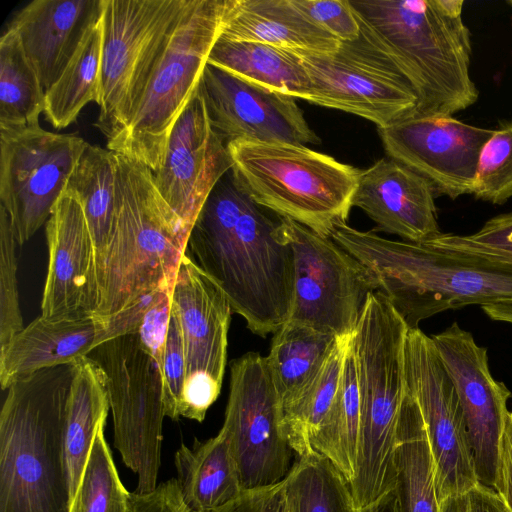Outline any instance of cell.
Segmentation results:
<instances>
[{
  "instance_id": "18",
  "label": "cell",
  "mask_w": 512,
  "mask_h": 512,
  "mask_svg": "<svg viewBox=\"0 0 512 512\" xmlns=\"http://www.w3.org/2000/svg\"><path fill=\"white\" fill-rule=\"evenodd\" d=\"M182 4L183 0H104L96 126L107 141L124 125L130 89L153 40Z\"/></svg>"
},
{
  "instance_id": "4",
  "label": "cell",
  "mask_w": 512,
  "mask_h": 512,
  "mask_svg": "<svg viewBox=\"0 0 512 512\" xmlns=\"http://www.w3.org/2000/svg\"><path fill=\"white\" fill-rule=\"evenodd\" d=\"M227 0H183L153 40L130 89L124 125L107 149L155 172L169 134L198 88L222 30Z\"/></svg>"
},
{
  "instance_id": "1",
  "label": "cell",
  "mask_w": 512,
  "mask_h": 512,
  "mask_svg": "<svg viewBox=\"0 0 512 512\" xmlns=\"http://www.w3.org/2000/svg\"><path fill=\"white\" fill-rule=\"evenodd\" d=\"M240 185L232 169L215 184L187 241L198 266L225 293L232 312L265 337L289 318L292 248L274 219Z\"/></svg>"
},
{
  "instance_id": "42",
  "label": "cell",
  "mask_w": 512,
  "mask_h": 512,
  "mask_svg": "<svg viewBox=\"0 0 512 512\" xmlns=\"http://www.w3.org/2000/svg\"><path fill=\"white\" fill-rule=\"evenodd\" d=\"M449 237L464 246L483 252L512 257V213L489 219L471 235L449 234Z\"/></svg>"
},
{
  "instance_id": "28",
  "label": "cell",
  "mask_w": 512,
  "mask_h": 512,
  "mask_svg": "<svg viewBox=\"0 0 512 512\" xmlns=\"http://www.w3.org/2000/svg\"><path fill=\"white\" fill-rule=\"evenodd\" d=\"M109 408L104 371L89 356L79 358L71 384L64 428L70 502L81 481L97 431L106 423Z\"/></svg>"
},
{
  "instance_id": "25",
  "label": "cell",
  "mask_w": 512,
  "mask_h": 512,
  "mask_svg": "<svg viewBox=\"0 0 512 512\" xmlns=\"http://www.w3.org/2000/svg\"><path fill=\"white\" fill-rule=\"evenodd\" d=\"M220 37L318 53L340 45L292 0H227Z\"/></svg>"
},
{
  "instance_id": "10",
  "label": "cell",
  "mask_w": 512,
  "mask_h": 512,
  "mask_svg": "<svg viewBox=\"0 0 512 512\" xmlns=\"http://www.w3.org/2000/svg\"><path fill=\"white\" fill-rule=\"evenodd\" d=\"M294 258L293 295L287 321L338 339L353 335L375 280L331 237L281 217Z\"/></svg>"
},
{
  "instance_id": "44",
  "label": "cell",
  "mask_w": 512,
  "mask_h": 512,
  "mask_svg": "<svg viewBox=\"0 0 512 512\" xmlns=\"http://www.w3.org/2000/svg\"><path fill=\"white\" fill-rule=\"evenodd\" d=\"M172 294L166 293L146 314L137 334L144 349L162 369L165 343L171 316Z\"/></svg>"
},
{
  "instance_id": "30",
  "label": "cell",
  "mask_w": 512,
  "mask_h": 512,
  "mask_svg": "<svg viewBox=\"0 0 512 512\" xmlns=\"http://www.w3.org/2000/svg\"><path fill=\"white\" fill-rule=\"evenodd\" d=\"M338 338L315 328L286 321L273 335L265 357L282 411L316 376Z\"/></svg>"
},
{
  "instance_id": "19",
  "label": "cell",
  "mask_w": 512,
  "mask_h": 512,
  "mask_svg": "<svg viewBox=\"0 0 512 512\" xmlns=\"http://www.w3.org/2000/svg\"><path fill=\"white\" fill-rule=\"evenodd\" d=\"M210 126L225 143L240 139L319 144L296 99L207 62L199 85Z\"/></svg>"
},
{
  "instance_id": "16",
  "label": "cell",
  "mask_w": 512,
  "mask_h": 512,
  "mask_svg": "<svg viewBox=\"0 0 512 512\" xmlns=\"http://www.w3.org/2000/svg\"><path fill=\"white\" fill-rule=\"evenodd\" d=\"M430 337L462 409L477 479L494 488L511 392L492 376L487 349L458 323Z\"/></svg>"
},
{
  "instance_id": "33",
  "label": "cell",
  "mask_w": 512,
  "mask_h": 512,
  "mask_svg": "<svg viewBox=\"0 0 512 512\" xmlns=\"http://www.w3.org/2000/svg\"><path fill=\"white\" fill-rule=\"evenodd\" d=\"M102 19L85 35L59 79L45 93V119L56 129L74 123L90 102L99 104Z\"/></svg>"
},
{
  "instance_id": "47",
  "label": "cell",
  "mask_w": 512,
  "mask_h": 512,
  "mask_svg": "<svg viewBox=\"0 0 512 512\" xmlns=\"http://www.w3.org/2000/svg\"><path fill=\"white\" fill-rule=\"evenodd\" d=\"M132 512H190L185 505L176 478L158 484L147 494L132 493Z\"/></svg>"
},
{
  "instance_id": "6",
  "label": "cell",
  "mask_w": 512,
  "mask_h": 512,
  "mask_svg": "<svg viewBox=\"0 0 512 512\" xmlns=\"http://www.w3.org/2000/svg\"><path fill=\"white\" fill-rule=\"evenodd\" d=\"M188 238L183 223L159 193L152 170L117 153L114 219L96 272L93 316L104 321L147 294L173 291Z\"/></svg>"
},
{
  "instance_id": "3",
  "label": "cell",
  "mask_w": 512,
  "mask_h": 512,
  "mask_svg": "<svg viewBox=\"0 0 512 512\" xmlns=\"http://www.w3.org/2000/svg\"><path fill=\"white\" fill-rule=\"evenodd\" d=\"M76 361L21 376L7 388L0 512H70L64 428Z\"/></svg>"
},
{
  "instance_id": "50",
  "label": "cell",
  "mask_w": 512,
  "mask_h": 512,
  "mask_svg": "<svg viewBox=\"0 0 512 512\" xmlns=\"http://www.w3.org/2000/svg\"><path fill=\"white\" fill-rule=\"evenodd\" d=\"M362 512H399L395 490L388 493L375 506Z\"/></svg>"
},
{
  "instance_id": "37",
  "label": "cell",
  "mask_w": 512,
  "mask_h": 512,
  "mask_svg": "<svg viewBox=\"0 0 512 512\" xmlns=\"http://www.w3.org/2000/svg\"><path fill=\"white\" fill-rule=\"evenodd\" d=\"M105 424L94 438L70 512H132V493L118 475L105 439Z\"/></svg>"
},
{
  "instance_id": "26",
  "label": "cell",
  "mask_w": 512,
  "mask_h": 512,
  "mask_svg": "<svg viewBox=\"0 0 512 512\" xmlns=\"http://www.w3.org/2000/svg\"><path fill=\"white\" fill-rule=\"evenodd\" d=\"M181 497L190 512H206L235 500L245 490L225 433L182 443L174 456Z\"/></svg>"
},
{
  "instance_id": "23",
  "label": "cell",
  "mask_w": 512,
  "mask_h": 512,
  "mask_svg": "<svg viewBox=\"0 0 512 512\" xmlns=\"http://www.w3.org/2000/svg\"><path fill=\"white\" fill-rule=\"evenodd\" d=\"M104 0H34L10 21L47 91L61 76L87 32L103 16Z\"/></svg>"
},
{
  "instance_id": "5",
  "label": "cell",
  "mask_w": 512,
  "mask_h": 512,
  "mask_svg": "<svg viewBox=\"0 0 512 512\" xmlns=\"http://www.w3.org/2000/svg\"><path fill=\"white\" fill-rule=\"evenodd\" d=\"M404 70L418 104L412 114L444 115L478 99L470 76L471 33L463 0H349Z\"/></svg>"
},
{
  "instance_id": "32",
  "label": "cell",
  "mask_w": 512,
  "mask_h": 512,
  "mask_svg": "<svg viewBox=\"0 0 512 512\" xmlns=\"http://www.w3.org/2000/svg\"><path fill=\"white\" fill-rule=\"evenodd\" d=\"M360 424V393L350 337L344 353L336 400L311 439L314 451L329 460L349 484L356 472Z\"/></svg>"
},
{
  "instance_id": "7",
  "label": "cell",
  "mask_w": 512,
  "mask_h": 512,
  "mask_svg": "<svg viewBox=\"0 0 512 512\" xmlns=\"http://www.w3.org/2000/svg\"><path fill=\"white\" fill-rule=\"evenodd\" d=\"M226 147L238 182L263 208L326 237L347 223L359 169L299 144L240 139Z\"/></svg>"
},
{
  "instance_id": "40",
  "label": "cell",
  "mask_w": 512,
  "mask_h": 512,
  "mask_svg": "<svg viewBox=\"0 0 512 512\" xmlns=\"http://www.w3.org/2000/svg\"><path fill=\"white\" fill-rule=\"evenodd\" d=\"M163 396L165 416L179 419V409L186 379V360L181 328L171 310L167 331L163 364Z\"/></svg>"
},
{
  "instance_id": "41",
  "label": "cell",
  "mask_w": 512,
  "mask_h": 512,
  "mask_svg": "<svg viewBox=\"0 0 512 512\" xmlns=\"http://www.w3.org/2000/svg\"><path fill=\"white\" fill-rule=\"evenodd\" d=\"M320 28L340 42L355 39L360 24L349 0H292Z\"/></svg>"
},
{
  "instance_id": "21",
  "label": "cell",
  "mask_w": 512,
  "mask_h": 512,
  "mask_svg": "<svg viewBox=\"0 0 512 512\" xmlns=\"http://www.w3.org/2000/svg\"><path fill=\"white\" fill-rule=\"evenodd\" d=\"M48 269L41 302L46 318L93 316L98 298L95 252L77 198L64 191L46 222Z\"/></svg>"
},
{
  "instance_id": "17",
  "label": "cell",
  "mask_w": 512,
  "mask_h": 512,
  "mask_svg": "<svg viewBox=\"0 0 512 512\" xmlns=\"http://www.w3.org/2000/svg\"><path fill=\"white\" fill-rule=\"evenodd\" d=\"M389 158L427 179L451 199L472 194L479 156L494 129L452 116L410 114L378 128Z\"/></svg>"
},
{
  "instance_id": "35",
  "label": "cell",
  "mask_w": 512,
  "mask_h": 512,
  "mask_svg": "<svg viewBox=\"0 0 512 512\" xmlns=\"http://www.w3.org/2000/svg\"><path fill=\"white\" fill-rule=\"evenodd\" d=\"M350 337L338 339L313 380L282 411V433L297 457L315 452L311 439L336 400L344 353Z\"/></svg>"
},
{
  "instance_id": "13",
  "label": "cell",
  "mask_w": 512,
  "mask_h": 512,
  "mask_svg": "<svg viewBox=\"0 0 512 512\" xmlns=\"http://www.w3.org/2000/svg\"><path fill=\"white\" fill-rule=\"evenodd\" d=\"M282 406L266 359L248 352L230 362L229 397L222 430L244 490L275 485L295 454L283 436Z\"/></svg>"
},
{
  "instance_id": "29",
  "label": "cell",
  "mask_w": 512,
  "mask_h": 512,
  "mask_svg": "<svg viewBox=\"0 0 512 512\" xmlns=\"http://www.w3.org/2000/svg\"><path fill=\"white\" fill-rule=\"evenodd\" d=\"M399 512H440L434 461L419 406L406 385L395 457Z\"/></svg>"
},
{
  "instance_id": "15",
  "label": "cell",
  "mask_w": 512,
  "mask_h": 512,
  "mask_svg": "<svg viewBox=\"0 0 512 512\" xmlns=\"http://www.w3.org/2000/svg\"><path fill=\"white\" fill-rule=\"evenodd\" d=\"M405 377L424 421L434 461L436 495L441 503L479 481L454 386L431 337L419 327L407 332Z\"/></svg>"
},
{
  "instance_id": "20",
  "label": "cell",
  "mask_w": 512,
  "mask_h": 512,
  "mask_svg": "<svg viewBox=\"0 0 512 512\" xmlns=\"http://www.w3.org/2000/svg\"><path fill=\"white\" fill-rule=\"evenodd\" d=\"M232 167L226 144L212 130L199 89L169 134L156 187L190 231L211 190Z\"/></svg>"
},
{
  "instance_id": "46",
  "label": "cell",
  "mask_w": 512,
  "mask_h": 512,
  "mask_svg": "<svg viewBox=\"0 0 512 512\" xmlns=\"http://www.w3.org/2000/svg\"><path fill=\"white\" fill-rule=\"evenodd\" d=\"M283 490L284 480L272 486L245 490L235 500L206 512H279Z\"/></svg>"
},
{
  "instance_id": "22",
  "label": "cell",
  "mask_w": 512,
  "mask_h": 512,
  "mask_svg": "<svg viewBox=\"0 0 512 512\" xmlns=\"http://www.w3.org/2000/svg\"><path fill=\"white\" fill-rule=\"evenodd\" d=\"M435 193L424 177L389 157L382 158L360 170L352 207L360 208L375 222L373 231L422 242L442 233Z\"/></svg>"
},
{
  "instance_id": "2",
  "label": "cell",
  "mask_w": 512,
  "mask_h": 512,
  "mask_svg": "<svg viewBox=\"0 0 512 512\" xmlns=\"http://www.w3.org/2000/svg\"><path fill=\"white\" fill-rule=\"evenodd\" d=\"M330 237L365 266L409 328L446 310L512 303V257L464 246L449 234L397 241L341 223Z\"/></svg>"
},
{
  "instance_id": "51",
  "label": "cell",
  "mask_w": 512,
  "mask_h": 512,
  "mask_svg": "<svg viewBox=\"0 0 512 512\" xmlns=\"http://www.w3.org/2000/svg\"><path fill=\"white\" fill-rule=\"evenodd\" d=\"M279 512H288V509H287V506L285 504L284 498H283V502H282V505L280 507Z\"/></svg>"
},
{
  "instance_id": "36",
  "label": "cell",
  "mask_w": 512,
  "mask_h": 512,
  "mask_svg": "<svg viewBox=\"0 0 512 512\" xmlns=\"http://www.w3.org/2000/svg\"><path fill=\"white\" fill-rule=\"evenodd\" d=\"M283 493L288 512H354L349 483L316 451L297 457Z\"/></svg>"
},
{
  "instance_id": "43",
  "label": "cell",
  "mask_w": 512,
  "mask_h": 512,
  "mask_svg": "<svg viewBox=\"0 0 512 512\" xmlns=\"http://www.w3.org/2000/svg\"><path fill=\"white\" fill-rule=\"evenodd\" d=\"M168 289H159L141 297L111 317L100 321L102 331L98 337L97 346L109 339L122 335L137 333L147 312L166 294H172Z\"/></svg>"
},
{
  "instance_id": "8",
  "label": "cell",
  "mask_w": 512,
  "mask_h": 512,
  "mask_svg": "<svg viewBox=\"0 0 512 512\" xmlns=\"http://www.w3.org/2000/svg\"><path fill=\"white\" fill-rule=\"evenodd\" d=\"M88 356L106 375L114 446L137 476L134 493H150L158 486L165 417L160 366L137 333L109 339Z\"/></svg>"
},
{
  "instance_id": "34",
  "label": "cell",
  "mask_w": 512,
  "mask_h": 512,
  "mask_svg": "<svg viewBox=\"0 0 512 512\" xmlns=\"http://www.w3.org/2000/svg\"><path fill=\"white\" fill-rule=\"evenodd\" d=\"M45 93L18 34L7 28L0 38V128L39 126Z\"/></svg>"
},
{
  "instance_id": "11",
  "label": "cell",
  "mask_w": 512,
  "mask_h": 512,
  "mask_svg": "<svg viewBox=\"0 0 512 512\" xmlns=\"http://www.w3.org/2000/svg\"><path fill=\"white\" fill-rule=\"evenodd\" d=\"M408 329L389 300L373 292L351 336L361 405L359 447L370 456L389 455L397 444Z\"/></svg>"
},
{
  "instance_id": "27",
  "label": "cell",
  "mask_w": 512,
  "mask_h": 512,
  "mask_svg": "<svg viewBox=\"0 0 512 512\" xmlns=\"http://www.w3.org/2000/svg\"><path fill=\"white\" fill-rule=\"evenodd\" d=\"M208 63L265 89L310 100V78L301 59L292 50L219 36Z\"/></svg>"
},
{
  "instance_id": "24",
  "label": "cell",
  "mask_w": 512,
  "mask_h": 512,
  "mask_svg": "<svg viewBox=\"0 0 512 512\" xmlns=\"http://www.w3.org/2000/svg\"><path fill=\"white\" fill-rule=\"evenodd\" d=\"M102 323L94 316L51 319L38 316L0 348V384L37 370L73 363L97 346Z\"/></svg>"
},
{
  "instance_id": "38",
  "label": "cell",
  "mask_w": 512,
  "mask_h": 512,
  "mask_svg": "<svg viewBox=\"0 0 512 512\" xmlns=\"http://www.w3.org/2000/svg\"><path fill=\"white\" fill-rule=\"evenodd\" d=\"M472 194L492 204H503L512 197V121L500 122L484 144Z\"/></svg>"
},
{
  "instance_id": "14",
  "label": "cell",
  "mask_w": 512,
  "mask_h": 512,
  "mask_svg": "<svg viewBox=\"0 0 512 512\" xmlns=\"http://www.w3.org/2000/svg\"><path fill=\"white\" fill-rule=\"evenodd\" d=\"M171 310L181 328L186 360L179 416L202 422L221 391L232 308L222 289L186 252Z\"/></svg>"
},
{
  "instance_id": "9",
  "label": "cell",
  "mask_w": 512,
  "mask_h": 512,
  "mask_svg": "<svg viewBox=\"0 0 512 512\" xmlns=\"http://www.w3.org/2000/svg\"><path fill=\"white\" fill-rule=\"evenodd\" d=\"M359 35L328 53L292 50L310 78L309 102L386 127L412 114L416 92L404 70L357 17Z\"/></svg>"
},
{
  "instance_id": "39",
  "label": "cell",
  "mask_w": 512,
  "mask_h": 512,
  "mask_svg": "<svg viewBox=\"0 0 512 512\" xmlns=\"http://www.w3.org/2000/svg\"><path fill=\"white\" fill-rule=\"evenodd\" d=\"M18 246L9 215L0 205V348L24 328L18 295Z\"/></svg>"
},
{
  "instance_id": "48",
  "label": "cell",
  "mask_w": 512,
  "mask_h": 512,
  "mask_svg": "<svg viewBox=\"0 0 512 512\" xmlns=\"http://www.w3.org/2000/svg\"><path fill=\"white\" fill-rule=\"evenodd\" d=\"M495 491L509 512H512V413L506 422L499 447Z\"/></svg>"
},
{
  "instance_id": "45",
  "label": "cell",
  "mask_w": 512,
  "mask_h": 512,
  "mask_svg": "<svg viewBox=\"0 0 512 512\" xmlns=\"http://www.w3.org/2000/svg\"><path fill=\"white\" fill-rule=\"evenodd\" d=\"M440 512H509L494 488L478 482L467 491L440 503Z\"/></svg>"
},
{
  "instance_id": "12",
  "label": "cell",
  "mask_w": 512,
  "mask_h": 512,
  "mask_svg": "<svg viewBox=\"0 0 512 512\" xmlns=\"http://www.w3.org/2000/svg\"><path fill=\"white\" fill-rule=\"evenodd\" d=\"M87 144L76 134H56L40 125L0 128V205L19 245L48 221Z\"/></svg>"
},
{
  "instance_id": "49",
  "label": "cell",
  "mask_w": 512,
  "mask_h": 512,
  "mask_svg": "<svg viewBox=\"0 0 512 512\" xmlns=\"http://www.w3.org/2000/svg\"><path fill=\"white\" fill-rule=\"evenodd\" d=\"M481 308L490 319L512 324V303L490 304Z\"/></svg>"
},
{
  "instance_id": "31",
  "label": "cell",
  "mask_w": 512,
  "mask_h": 512,
  "mask_svg": "<svg viewBox=\"0 0 512 512\" xmlns=\"http://www.w3.org/2000/svg\"><path fill=\"white\" fill-rule=\"evenodd\" d=\"M116 179L117 153L88 143L65 189L82 206L94 245L96 272L103 260L112 230Z\"/></svg>"
}]
</instances>
